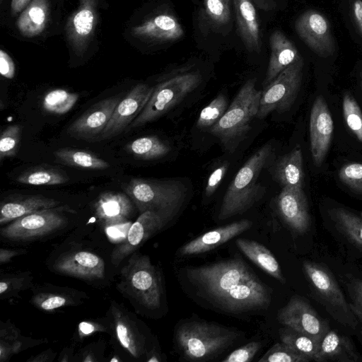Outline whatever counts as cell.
<instances>
[{"instance_id": "obj_52", "label": "cell", "mask_w": 362, "mask_h": 362, "mask_svg": "<svg viewBox=\"0 0 362 362\" xmlns=\"http://www.w3.org/2000/svg\"><path fill=\"white\" fill-rule=\"evenodd\" d=\"M18 252L16 250H7L1 249L0 252V261L1 263L6 262L8 261L11 257L15 255H17Z\"/></svg>"}, {"instance_id": "obj_48", "label": "cell", "mask_w": 362, "mask_h": 362, "mask_svg": "<svg viewBox=\"0 0 362 362\" xmlns=\"http://www.w3.org/2000/svg\"><path fill=\"white\" fill-rule=\"evenodd\" d=\"M352 10L354 21L362 36V1L355 0L353 3Z\"/></svg>"}, {"instance_id": "obj_46", "label": "cell", "mask_w": 362, "mask_h": 362, "mask_svg": "<svg viewBox=\"0 0 362 362\" xmlns=\"http://www.w3.org/2000/svg\"><path fill=\"white\" fill-rule=\"evenodd\" d=\"M36 303L45 310H53L65 305L67 299L59 295H49L46 297L36 300Z\"/></svg>"}, {"instance_id": "obj_4", "label": "cell", "mask_w": 362, "mask_h": 362, "mask_svg": "<svg viewBox=\"0 0 362 362\" xmlns=\"http://www.w3.org/2000/svg\"><path fill=\"white\" fill-rule=\"evenodd\" d=\"M124 191L141 214L153 211L167 221L179 210L187 193L185 186L180 181L144 178L131 179Z\"/></svg>"}, {"instance_id": "obj_30", "label": "cell", "mask_w": 362, "mask_h": 362, "mask_svg": "<svg viewBox=\"0 0 362 362\" xmlns=\"http://www.w3.org/2000/svg\"><path fill=\"white\" fill-rule=\"evenodd\" d=\"M69 177L63 170L44 164L34 166L22 172L16 181L29 185H57L64 184Z\"/></svg>"}, {"instance_id": "obj_34", "label": "cell", "mask_w": 362, "mask_h": 362, "mask_svg": "<svg viewBox=\"0 0 362 362\" xmlns=\"http://www.w3.org/2000/svg\"><path fill=\"white\" fill-rule=\"evenodd\" d=\"M115 329L121 345L133 356L139 357L142 354L141 341L128 318L119 312L115 315Z\"/></svg>"}, {"instance_id": "obj_13", "label": "cell", "mask_w": 362, "mask_h": 362, "mask_svg": "<svg viewBox=\"0 0 362 362\" xmlns=\"http://www.w3.org/2000/svg\"><path fill=\"white\" fill-rule=\"evenodd\" d=\"M153 90L154 87L145 83L135 86L117 104L97 141L110 139L120 134L140 114Z\"/></svg>"}, {"instance_id": "obj_37", "label": "cell", "mask_w": 362, "mask_h": 362, "mask_svg": "<svg viewBox=\"0 0 362 362\" xmlns=\"http://www.w3.org/2000/svg\"><path fill=\"white\" fill-rule=\"evenodd\" d=\"M343 115L349 130L362 143V112L354 98L346 93L343 98Z\"/></svg>"}, {"instance_id": "obj_8", "label": "cell", "mask_w": 362, "mask_h": 362, "mask_svg": "<svg viewBox=\"0 0 362 362\" xmlns=\"http://www.w3.org/2000/svg\"><path fill=\"white\" fill-rule=\"evenodd\" d=\"M126 291L146 308L160 307L163 293L160 279L146 255H132L122 270Z\"/></svg>"}, {"instance_id": "obj_1", "label": "cell", "mask_w": 362, "mask_h": 362, "mask_svg": "<svg viewBox=\"0 0 362 362\" xmlns=\"http://www.w3.org/2000/svg\"><path fill=\"white\" fill-rule=\"evenodd\" d=\"M186 276L197 293L228 313L266 310L271 303L270 290L241 258L189 267Z\"/></svg>"}, {"instance_id": "obj_33", "label": "cell", "mask_w": 362, "mask_h": 362, "mask_svg": "<svg viewBox=\"0 0 362 362\" xmlns=\"http://www.w3.org/2000/svg\"><path fill=\"white\" fill-rule=\"evenodd\" d=\"M280 339L281 342L310 361H314L321 343L305 334L288 327L280 331Z\"/></svg>"}, {"instance_id": "obj_5", "label": "cell", "mask_w": 362, "mask_h": 362, "mask_svg": "<svg viewBox=\"0 0 362 362\" xmlns=\"http://www.w3.org/2000/svg\"><path fill=\"white\" fill-rule=\"evenodd\" d=\"M235 338L234 332L202 320L182 322L175 331L180 350L192 361L212 358L230 345Z\"/></svg>"}, {"instance_id": "obj_47", "label": "cell", "mask_w": 362, "mask_h": 362, "mask_svg": "<svg viewBox=\"0 0 362 362\" xmlns=\"http://www.w3.org/2000/svg\"><path fill=\"white\" fill-rule=\"evenodd\" d=\"M0 73L10 79L15 75V64L11 57L2 49L0 50Z\"/></svg>"}, {"instance_id": "obj_38", "label": "cell", "mask_w": 362, "mask_h": 362, "mask_svg": "<svg viewBox=\"0 0 362 362\" xmlns=\"http://www.w3.org/2000/svg\"><path fill=\"white\" fill-rule=\"evenodd\" d=\"M22 134V127L12 124L6 127L0 137V160L15 156L18 151Z\"/></svg>"}, {"instance_id": "obj_39", "label": "cell", "mask_w": 362, "mask_h": 362, "mask_svg": "<svg viewBox=\"0 0 362 362\" xmlns=\"http://www.w3.org/2000/svg\"><path fill=\"white\" fill-rule=\"evenodd\" d=\"M344 284L346 288L349 306L358 320L362 335V279L346 275Z\"/></svg>"}, {"instance_id": "obj_17", "label": "cell", "mask_w": 362, "mask_h": 362, "mask_svg": "<svg viewBox=\"0 0 362 362\" xmlns=\"http://www.w3.org/2000/svg\"><path fill=\"white\" fill-rule=\"evenodd\" d=\"M334 123L327 103L322 96L315 100L310 116V151L316 165H320L328 151Z\"/></svg>"}, {"instance_id": "obj_6", "label": "cell", "mask_w": 362, "mask_h": 362, "mask_svg": "<svg viewBox=\"0 0 362 362\" xmlns=\"http://www.w3.org/2000/svg\"><path fill=\"white\" fill-rule=\"evenodd\" d=\"M303 268L315 300L339 323L357 328L358 320L331 271L322 264L310 261H304Z\"/></svg>"}, {"instance_id": "obj_11", "label": "cell", "mask_w": 362, "mask_h": 362, "mask_svg": "<svg viewBox=\"0 0 362 362\" xmlns=\"http://www.w3.org/2000/svg\"><path fill=\"white\" fill-rule=\"evenodd\" d=\"M279 323L285 327L305 334L321 342L330 329L328 322L322 319L303 297L294 296L277 314Z\"/></svg>"}, {"instance_id": "obj_51", "label": "cell", "mask_w": 362, "mask_h": 362, "mask_svg": "<svg viewBox=\"0 0 362 362\" xmlns=\"http://www.w3.org/2000/svg\"><path fill=\"white\" fill-rule=\"evenodd\" d=\"M78 329L81 334L88 335L95 331V326L88 322H81L78 325Z\"/></svg>"}, {"instance_id": "obj_14", "label": "cell", "mask_w": 362, "mask_h": 362, "mask_svg": "<svg viewBox=\"0 0 362 362\" xmlns=\"http://www.w3.org/2000/svg\"><path fill=\"white\" fill-rule=\"evenodd\" d=\"M119 101L117 96L100 100L69 125L67 134L79 140L97 141Z\"/></svg>"}, {"instance_id": "obj_28", "label": "cell", "mask_w": 362, "mask_h": 362, "mask_svg": "<svg viewBox=\"0 0 362 362\" xmlns=\"http://www.w3.org/2000/svg\"><path fill=\"white\" fill-rule=\"evenodd\" d=\"M239 250L252 262L274 278L285 282L281 269L274 255L264 245L244 238L236 240Z\"/></svg>"}, {"instance_id": "obj_27", "label": "cell", "mask_w": 362, "mask_h": 362, "mask_svg": "<svg viewBox=\"0 0 362 362\" xmlns=\"http://www.w3.org/2000/svg\"><path fill=\"white\" fill-rule=\"evenodd\" d=\"M130 199L126 193L112 191L103 192L95 203L96 215L107 223L119 224L132 212Z\"/></svg>"}, {"instance_id": "obj_25", "label": "cell", "mask_w": 362, "mask_h": 362, "mask_svg": "<svg viewBox=\"0 0 362 362\" xmlns=\"http://www.w3.org/2000/svg\"><path fill=\"white\" fill-rule=\"evenodd\" d=\"M60 202L41 195L19 197L3 202L1 205L0 224L10 221L33 212L57 207Z\"/></svg>"}, {"instance_id": "obj_3", "label": "cell", "mask_w": 362, "mask_h": 362, "mask_svg": "<svg viewBox=\"0 0 362 362\" xmlns=\"http://www.w3.org/2000/svg\"><path fill=\"white\" fill-rule=\"evenodd\" d=\"M255 78L246 81L221 118L209 129L228 153H233L246 138L257 117L262 91L255 88Z\"/></svg>"}, {"instance_id": "obj_36", "label": "cell", "mask_w": 362, "mask_h": 362, "mask_svg": "<svg viewBox=\"0 0 362 362\" xmlns=\"http://www.w3.org/2000/svg\"><path fill=\"white\" fill-rule=\"evenodd\" d=\"M227 109V98L224 94L221 93L201 111L197 127L200 129H209L221 118Z\"/></svg>"}, {"instance_id": "obj_19", "label": "cell", "mask_w": 362, "mask_h": 362, "mask_svg": "<svg viewBox=\"0 0 362 362\" xmlns=\"http://www.w3.org/2000/svg\"><path fill=\"white\" fill-rule=\"evenodd\" d=\"M61 274L84 279L104 276L105 264L98 255L88 251H76L60 257L54 266Z\"/></svg>"}, {"instance_id": "obj_18", "label": "cell", "mask_w": 362, "mask_h": 362, "mask_svg": "<svg viewBox=\"0 0 362 362\" xmlns=\"http://www.w3.org/2000/svg\"><path fill=\"white\" fill-rule=\"evenodd\" d=\"M252 226L248 219H241L209 230L182 245L180 256H189L209 252L245 232Z\"/></svg>"}, {"instance_id": "obj_49", "label": "cell", "mask_w": 362, "mask_h": 362, "mask_svg": "<svg viewBox=\"0 0 362 362\" xmlns=\"http://www.w3.org/2000/svg\"><path fill=\"white\" fill-rule=\"evenodd\" d=\"M124 225L119 226H112L107 228V233L108 235L111 238H123L124 239L127 236V233H124ZM128 233V232H127Z\"/></svg>"}, {"instance_id": "obj_41", "label": "cell", "mask_w": 362, "mask_h": 362, "mask_svg": "<svg viewBox=\"0 0 362 362\" xmlns=\"http://www.w3.org/2000/svg\"><path fill=\"white\" fill-rule=\"evenodd\" d=\"M95 23L93 11L88 7L81 8L74 16L72 33L78 39L86 38L93 30Z\"/></svg>"}, {"instance_id": "obj_24", "label": "cell", "mask_w": 362, "mask_h": 362, "mask_svg": "<svg viewBox=\"0 0 362 362\" xmlns=\"http://www.w3.org/2000/svg\"><path fill=\"white\" fill-rule=\"evenodd\" d=\"M272 178L284 187H303L304 173L302 151L297 146L271 165Z\"/></svg>"}, {"instance_id": "obj_2", "label": "cell", "mask_w": 362, "mask_h": 362, "mask_svg": "<svg viewBox=\"0 0 362 362\" xmlns=\"http://www.w3.org/2000/svg\"><path fill=\"white\" fill-rule=\"evenodd\" d=\"M274 150L270 144L259 148L238 170L223 197L218 218L225 220L251 208L264 194L258 182L261 171L271 164Z\"/></svg>"}, {"instance_id": "obj_45", "label": "cell", "mask_w": 362, "mask_h": 362, "mask_svg": "<svg viewBox=\"0 0 362 362\" xmlns=\"http://www.w3.org/2000/svg\"><path fill=\"white\" fill-rule=\"evenodd\" d=\"M228 165V163L226 162L211 173L205 187V194L206 197H210L217 189L226 173Z\"/></svg>"}, {"instance_id": "obj_16", "label": "cell", "mask_w": 362, "mask_h": 362, "mask_svg": "<svg viewBox=\"0 0 362 362\" xmlns=\"http://www.w3.org/2000/svg\"><path fill=\"white\" fill-rule=\"evenodd\" d=\"M278 212L291 230L304 234L310 228V216L303 187H284L276 199Z\"/></svg>"}, {"instance_id": "obj_55", "label": "cell", "mask_w": 362, "mask_h": 362, "mask_svg": "<svg viewBox=\"0 0 362 362\" xmlns=\"http://www.w3.org/2000/svg\"></svg>"}, {"instance_id": "obj_43", "label": "cell", "mask_w": 362, "mask_h": 362, "mask_svg": "<svg viewBox=\"0 0 362 362\" xmlns=\"http://www.w3.org/2000/svg\"><path fill=\"white\" fill-rule=\"evenodd\" d=\"M339 179L351 189L362 193V164L349 163L339 172Z\"/></svg>"}, {"instance_id": "obj_12", "label": "cell", "mask_w": 362, "mask_h": 362, "mask_svg": "<svg viewBox=\"0 0 362 362\" xmlns=\"http://www.w3.org/2000/svg\"><path fill=\"white\" fill-rule=\"evenodd\" d=\"M295 30L302 41L316 54L327 57L335 52L334 40L327 18L320 12L308 10L295 22Z\"/></svg>"}, {"instance_id": "obj_42", "label": "cell", "mask_w": 362, "mask_h": 362, "mask_svg": "<svg viewBox=\"0 0 362 362\" xmlns=\"http://www.w3.org/2000/svg\"><path fill=\"white\" fill-rule=\"evenodd\" d=\"M204 4L207 16L214 23L223 25L230 21V0H204Z\"/></svg>"}, {"instance_id": "obj_40", "label": "cell", "mask_w": 362, "mask_h": 362, "mask_svg": "<svg viewBox=\"0 0 362 362\" xmlns=\"http://www.w3.org/2000/svg\"><path fill=\"white\" fill-rule=\"evenodd\" d=\"M308 358L298 354L286 344L276 343L259 362H309Z\"/></svg>"}, {"instance_id": "obj_54", "label": "cell", "mask_w": 362, "mask_h": 362, "mask_svg": "<svg viewBox=\"0 0 362 362\" xmlns=\"http://www.w3.org/2000/svg\"><path fill=\"white\" fill-rule=\"evenodd\" d=\"M361 87H362V74H361Z\"/></svg>"}, {"instance_id": "obj_21", "label": "cell", "mask_w": 362, "mask_h": 362, "mask_svg": "<svg viewBox=\"0 0 362 362\" xmlns=\"http://www.w3.org/2000/svg\"><path fill=\"white\" fill-rule=\"evenodd\" d=\"M271 55L264 84L268 85L284 69L302 57L293 43L281 31H274L269 37Z\"/></svg>"}, {"instance_id": "obj_44", "label": "cell", "mask_w": 362, "mask_h": 362, "mask_svg": "<svg viewBox=\"0 0 362 362\" xmlns=\"http://www.w3.org/2000/svg\"><path fill=\"white\" fill-rule=\"evenodd\" d=\"M261 347V344L257 341H251L241 346L232 353L223 362H248L251 361Z\"/></svg>"}, {"instance_id": "obj_35", "label": "cell", "mask_w": 362, "mask_h": 362, "mask_svg": "<svg viewBox=\"0 0 362 362\" xmlns=\"http://www.w3.org/2000/svg\"><path fill=\"white\" fill-rule=\"evenodd\" d=\"M78 95L64 89L49 91L44 97L43 108L51 113L62 115L68 112L76 104Z\"/></svg>"}, {"instance_id": "obj_9", "label": "cell", "mask_w": 362, "mask_h": 362, "mask_svg": "<svg viewBox=\"0 0 362 362\" xmlns=\"http://www.w3.org/2000/svg\"><path fill=\"white\" fill-rule=\"evenodd\" d=\"M303 64L300 57L284 69L262 91L258 118L263 119L275 111H287L292 106L300 88Z\"/></svg>"}, {"instance_id": "obj_29", "label": "cell", "mask_w": 362, "mask_h": 362, "mask_svg": "<svg viewBox=\"0 0 362 362\" xmlns=\"http://www.w3.org/2000/svg\"><path fill=\"white\" fill-rule=\"evenodd\" d=\"M47 13V0H33L17 21L18 29L25 37L40 35L45 28Z\"/></svg>"}, {"instance_id": "obj_53", "label": "cell", "mask_w": 362, "mask_h": 362, "mask_svg": "<svg viewBox=\"0 0 362 362\" xmlns=\"http://www.w3.org/2000/svg\"><path fill=\"white\" fill-rule=\"evenodd\" d=\"M8 287V284L4 281H1L0 282V293L1 295H3L4 293L7 291Z\"/></svg>"}, {"instance_id": "obj_22", "label": "cell", "mask_w": 362, "mask_h": 362, "mask_svg": "<svg viewBox=\"0 0 362 362\" xmlns=\"http://www.w3.org/2000/svg\"><path fill=\"white\" fill-rule=\"evenodd\" d=\"M138 37L154 41H173L184 35V30L177 19L170 14L155 16L132 29Z\"/></svg>"}, {"instance_id": "obj_10", "label": "cell", "mask_w": 362, "mask_h": 362, "mask_svg": "<svg viewBox=\"0 0 362 362\" xmlns=\"http://www.w3.org/2000/svg\"><path fill=\"white\" fill-rule=\"evenodd\" d=\"M64 206L46 209L19 217L3 227L1 235L10 240H25L52 233L66 222Z\"/></svg>"}, {"instance_id": "obj_31", "label": "cell", "mask_w": 362, "mask_h": 362, "mask_svg": "<svg viewBox=\"0 0 362 362\" xmlns=\"http://www.w3.org/2000/svg\"><path fill=\"white\" fill-rule=\"evenodd\" d=\"M58 162L74 168L88 170H104L110 167L105 160L95 154L81 149L63 148L54 152Z\"/></svg>"}, {"instance_id": "obj_15", "label": "cell", "mask_w": 362, "mask_h": 362, "mask_svg": "<svg viewBox=\"0 0 362 362\" xmlns=\"http://www.w3.org/2000/svg\"><path fill=\"white\" fill-rule=\"evenodd\" d=\"M167 221L155 211H146L141 213L136 221L130 226L123 243L112 252V262L116 266L118 265L149 238L162 229Z\"/></svg>"}, {"instance_id": "obj_23", "label": "cell", "mask_w": 362, "mask_h": 362, "mask_svg": "<svg viewBox=\"0 0 362 362\" xmlns=\"http://www.w3.org/2000/svg\"><path fill=\"white\" fill-rule=\"evenodd\" d=\"M240 36L248 50L259 52L261 38L256 10L251 0H233Z\"/></svg>"}, {"instance_id": "obj_26", "label": "cell", "mask_w": 362, "mask_h": 362, "mask_svg": "<svg viewBox=\"0 0 362 362\" xmlns=\"http://www.w3.org/2000/svg\"><path fill=\"white\" fill-rule=\"evenodd\" d=\"M333 230L356 249L362 251V216L343 207L328 211Z\"/></svg>"}, {"instance_id": "obj_7", "label": "cell", "mask_w": 362, "mask_h": 362, "mask_svg": "<svg viewBox=\"0 0 362 362\" xmlns=\"http://www.w3.org/2000/svg\"><path fill=\"white\" fill-rule=\"evenodd\" d=\"M201 82L199 73L192 71L176 74L159 83L130 127L137 128L159 118L179 104Z\"/></svg>"}, {"instance_id": "obj_32", "label": "cell", "mask_w": 362, "mask_h": 362, "mask_svg": "<svg viewBox=\"0 0 362 362\" xmlns=\"http://www.w3.org/2000/svg\"><path fill=\"white\" fill-rule=\"evenodd\" d=\"M126 150L138 158L154 160L168 154L171 148L156 136H146L128 143Z\"/></svg>"}, {"instance_id": "obj_20", "label": "cell", "mask_w": 362, "mask_h": 362, "mask_svg": "<svg viewBox=\"0 0 362 362\" xmlns=\"http://www.w3.org/2000/svg\"><path fill=\"white\" fill-rule=\"evenodd\" d=\"M314 361L357 362L362 361V356L358 352L351 339L336 330L329 329L321 341L319 351Z\"/></svg>"}, {"instance_id": "obj_50", "label": "cell", "mask_w": 362, "mask_h": 362, "mask_svg": "<svg viewBox=\"0 0 362 362\" xmlns=\"http://www.w3.org/2000/svg\"><path fill=\"white\" fill-rule=\"evenodd\" d=\"M30 0H12L11 8L13 13H16L23 10Z\"/></svg>"}]
</instances>
